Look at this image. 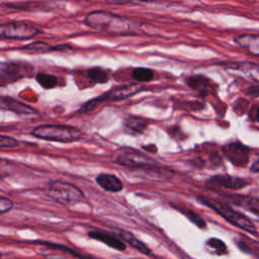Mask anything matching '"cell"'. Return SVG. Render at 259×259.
I'll use <instances>...</instances> for the list:
<instances>
[{
  "mask_svg": "<svg viewBox=\"0 0 259 259\" xmlns=\"http://www.w3.org/2000/svg\"><path fill=\"white\" fill-rule=\"evenodd\" d=\"M84 23L93 29L111 34L128 33L133 26L128 18L104 10L89 12L84 19Z\"/></svg>",
  "mask_w": 259,
  "mask_h": 259,
  "instance_id": "cell-1",
  "label": "cell"
},
{
  "mask_svg": "<svg viewBox=\"0 0 259 259\" xmlns=\"http://www.w3.org/2000/svg\"><path fill=\"white\" fill-rule=\"evenodd\" d=\"M196 198L201 204L212 209L214 212H217L219 215H221L223 219H225L231 225H233L247 233L257 235V229H256L255 225L244 213H242L238 210H235L227 203H224L220 200L207 197L205 195H198Z\"/></svg>",
  "mask_w": 259,
  "mask_h": 259,
  "instance_id": "cell-2",
  "label": "cell"
},
{
  "mask_svg": "<svg viewBox=\"0 0 259 259\" xmlns=\"http://www.w3.org/2000/svg\"><path fill=\"white\" fill-rule=\"evenodd\" d=\"M31 135L37 139L58 142L72 143L82 139L83 132L78 127L68 124H40L31 131Z\"/></svg>",
  "mask_w": 259,
  "mask_h": 259,
  "instance_id": "cell-3",
  "label": "cell"
},
{
  "mask_svg": "<svg viewBox=\"0 0 259 259\" xmlns=\"http://www.w3.org/2000/svg\"><path fill=\"white\" fill-rule=\"evenodd\" d=\"M48 195L56 202L64 205H71L83 200V191L76 185L67 182L56 180L49 184Z\"/></svg>",
  "mask_w": 259,
  "mask_h": 259,
  "instance_id": "cell-4",
  "label": "cell"
},
{
  "mask_svg": "<svg viewBox=\"0 0 259 259\" xmlns=\"http://www.w3.org/2000/svg\"><path fill=\"white\" fill-rule=\"evenodd\" d=\"M41 32V29L28 22L10 21L0 23V38L29 39Z\"/></svg>",
  "mask_w": 259,
  "mask_h": 259,
  "instance_id": "cell-5",
  "label": "cell"
},
{
  "mask_svg": "<svg viewBox=\"0 0 259 259\" xmlns=\"http://www.w3.org/2000/svg\"><path fill=\"white\" fill-rule=\"evenodd\" d=\"M114 162L118 165L128 167L131 169H139L149 165L156 164V161L148 155L130 150L128 152H122L116 156Z\"/></svg>",
  "mask_w": 259,
  "mask_h": 259,
  "instance_id": "cell-6",
  "label": "cell"
},
{
  "mask_svg": "<svg viewBox=\"0 0 259 259\" xmlns=\"http://www.w3.org/2000/svg\"><path fill=\"white\" fill-rule=\"evenodd\" d=\"M222 150L228 160H230L235 166H245L249 161L250 149L238 142L229 143L225 145Z\"/></svg>",
  "mask_w": 259,
  "mask_h": 259,
  "instance_id": "cell-7",
  "label": "cell"
},
{
  "mask_svg": "<svg viewBox=\"0 0 259 259\" xmlns=\"http://www.w3.org/2000/svg\"><path fill=\"white\" fill-rule=\"evenodd\" d=\"M31 70L32 68L29 66V64L22 65L21 63L16 62L0 63V77L8 80L9 82L29 76L28 73H30Z\"/></svg>",
  "mask_w": 259,
  "mask_h": 259,
  "instance_id": "cell-8",
  "label": "cell"
},
{
  "mask_svg": "<svg viewBox=\"0 0 259 259\" xmlns=\"http://www.w3.org/2000/svg\"><path fill=\"white\" fill-rule=\"evenodd\" d=\"M143 90H145V87L139 83H127L110 89L102 94V97L104 101H118L128 98Z\"/></svg>",
  "mask_w": 259,
  "mask_h": 259,
  "instance_id": "cell-9",
  "label": "cell"
},
{
  "mask_svg": "<svg viewBox=\"0 0 259 259\" xmlns=\"http://www.w3.org/2000/svg\"><path fill=\"white\" fill-rule=\"evenodd\" d=\"M250 182L244 178H239V177H234L231 175H226V174H219L209 177L206 181L205 184L209 187H224L228 189H241L245 186H247Z\"/></svg>",
  "mask_w": 259,
  "mask_h": 259,
  "instance_id": "cell-10",
  "label": "cell"
},
{
  "mask_svg": "<svg viewBox=\"0 0 259 259\" xmlns=\"http://www.w3.org/2000/svg\"><path fill=\"white\" fill-rule=\"evenodd\" d=\"M134 170H137V173L141 177L145 179L156 180V181H168L175 174L172 169L161 167V166H158L157 164L149 165V166L142 167L139 169H134Z\"/></svg>",
  "mask_w": 259,
  "mask_h": 259,
  "instance_id": "cell-11",
  "label": "cell"
},
{
  "mask_svg": "<svg viewBox=\"0 0 259 259\" xmlns=\"http://www.w3.org/2000/svg\"><path fill=\"white\" fill-rule=\"evenodd\" d=\"M87 235L89 238L99 241L116 251H124L126 249V245L123 241H121L119 238H117L116 236H114L108 232L94 230V231H89Z\"/></svg>",
  "mask_w": 259,
  "mask_h": 259,
  "instance_id": "cell-12",
  "label": "cell"
},
{
  "mask_svg": "<svg viewBox=\"0 0 259 259\" xmlns=\"http://www.w3.org/2000/svg\"><path fill=\"white\" fill-rule=\"evenodd\" d=\"M95 181L102 189L109 192H119L123 188L121 180L113 174L100 173L96 176Z\"/></svg>",
  "mask_w": 259,
  "mask_h": 259,
  "instance_id": "cell-13",
  "label": "cell"
},
{
  "mask_svg": "<svg viewBox=\"0 0 259 259\" xmlns=\"http://www.w3.org/2000/svg\"><path fill=\"white\" fill-rule=\"evenodd\" d=\"M234 40L241 48L249 51L255 57L259 56V37L257 34H253V33L240 34L236 36Z\"/></svg>",
  "mask_w": 259,
  "mask_h": 259,
  "instance_id": "cell-14",
  "label": "cell"
},
{
  "mask_svg": "<svg viewBox=\"0 0 259 259\" xmlns=\"http://www.w3.org/2000/svg\"><path fill=\"white\" fill-rule=\"evenodd\" d=\"M225 197L227 199H229L232 203L239 205L241 207H244V208L252 211L254 214L258 215L259 201L256 197L242 196V195H235V194H229V195H226Z\"/></svg>",
  "mask_w": 259,
  "mask_h": 259,
  "instance_id": "cell-15",
  "label": "cell"
},
{
  "mask_svg": "<svg viewBox=\"0 0 259 259\" xmlns=\"http://www.w3.org/2000/svg\"><path fill=\"white\" fill-rule=\"evenodd\" d=\"M119 236L121 238V241H123L124 243H127L131 247L135 248L136 250H138L139 252L145 254V255H151L152 254V250L140 239H138L133 233L125 231V230H121L119 233Z\"/></svg>",
  "mask_w": 259,
  "mask_h": 259,
  "instance_id": "cell-16",
  "label": "cell"
},
{
  "mask_svg": "<svg viewBox=\"0 0 259 259\" xmlns=\"http://www.w3.org/2000/svg\"><path fill=\"white\" fill-rule=\"evenodd\" d=\"M186 83L190 88L198 91L203 95L209 92L210 85H211L210 80L203 75H192L188 77Z\"/></svg>",
  "mask_w": 259,
  "mask_h": 259,
  "instance_id": "cell-17",
  "label": "cell"
},
{
  "mask_svg": "<svg viewBox=\"0 0 259 259\" xmlns=\"http://www.w3.org/2000/svg\"><path fill=\"white\" fill-rule=\"evenodd\" d=\"M123 124L131 132L143 133L148 125V121L141 116L131 115L124 119Z\"/></svg>",
  "mask_w": 259,
  "mask_h": 259,
  "instance_id": "cell-18",
  "label": "cell"
},
{
  "mask_svg": "<svg viewBox=\"0 0 259 259\" xmlns=\"http://www.w3.org/2000/svg\"><path fill=\"white\" fill-rule=\"evenodd\" d=\"M38 244H42L48 246V248H52V249H56V250H61L64 252H68L70 253L73 257L77 258V259H96L93 256H91L90 254H84L82 252H79L75 249H71L68 246H64V245H60V244H55V243H49V242H37Z\"/></svg>",
  "mask_w": 259,
  "mask_h": 259,
  "instance_id": "cell-19",
  "label": "cell"
},
{
  "mask_svg": "<svg viewBox=\"0 0 259 259\" xmlns=\"http://www.w3.org/2000/svg\"><path fill=\"white\" fill-rule=\"evenodd\" d=\"M173 207L178 209L182 214H184L192 224H194L199 229H205L206 228L205 221L194 210L189 209V208H185V207H181V206H176V205H173Z\"/></svg>",
  "mask_w": 259,
  "mask_h": 259,
  "instance_id": "cell-20",
  "label": "cell"
},
{
  "mask_svg": "<svg viewBox=\"0 0 259 259\" xmlns=\"http://www.w3.org/2000/svg\"><path fill=\"white\" fill-rule=\"evenodd\" d=\"M87 75L91 81L98 84H104L109 81V73L105 70H103L100 67H93L90 68L87 72Z\"/></svg>",
  "mask_w": 259,
  "mask_h": 259,
  "instance_id": "cell-21",
  "label": "cell"
},
{
  "mask_svg": "<svg viewBox=\"0 0 259 259\" xmlns=\"http://www.w3.org/2000/svg\"><path fill=\"white\" fill-rule=\"evenodd\" d=\"M52 46H50L47 42L44 41H33L30 42L22 48H19L20 51L26 52V53H32V54H45L52 52Z\"/></svg>",
  "mask_w": 259,
  "mask_h": 259,
  "instance_id": "cell-22",
  "label": "cell"
},
{
  "mask_svg": "<svg viewBox=\"0 0 259 259\" xmlns=\"http://www.w3.org/2000/svg\"><path fill=\"white\" fill-rule=\"evenodd\" d=\"M132 77L138 82H149L154 77V71L150 68L138 67L135 68L132 72Z\"/></svg>",
  "mask_w": 259,
  "mask_h": 259,
  "instance_id": "cell-23",
  "label": "cell"
},
{
  "mask_svg": "<svg viewBox=\"0 0 259 259\" xmlns=\"http://www.w3.org/2000/svg\"><path fill=\"white\" fill-rule=\"evenodd\" d=\"M35 80L45 89H52L58 84L57 77L47 73H37L35 75Z\"/></svg>",
  "mask_w": 259,
  "mask_h": 259,
  "instance_id": "cell-24",
  "label": "cell"
},
{
  "mask_svg": "<svg viewBox=\"0 0 259 259\" xmlns=\"http://www.w3.org/2000/svg\"><path fill=\"white\" fill-rule=\"evenodd\" d=\"M205 245L212 249L213 252L219 255V256H222V255H225L227 254L228 252V249H227V246L225 244L224 241H222L221 239H218V238H209L206 240L205 242Z\"/></svg>",
  "mask_w": 259,
  "mask_h": 259,
  "instance_id": "cell-25",
  "label": "cell"
},
{
  "mask_svg": "<svg viewBox=\"0 0 259 259\" xmlns=\"http://www.w3.org/2000/svg\"><path fill=\"white\" fill-rule=\"evenodd\" d=\"M101 102H104L103 100V97L102 95L98 96V97H95V98H92L90 100H88L87 102H85L81 108L78 110L79 113H87V112H90L92 111L93 109H95Z\"/></svg>",
  "mask_w": 259,
  "mask_h": 259,
  "instance_id": "cell-26",
  "label": "cell"
},
{
  "mask_svg": "<svg viewBox=\"0 0 259 259\" xmlns=\"http://www.w3.org/2000/svg\"><path fill=\"white\" fill-rule=\"evenodd\" d=\"M18 145V141L15 138L0 135V148H12Z\"/></svg>",
  "mask_w": 259,
  "mask_h": 259,
  "instance_id": "cell-27",
  "label": "cell"
},
{
  "mask_svg": "<svg viewBox=\"0 0 259 259\" xmlns=\"http://www.w3.org/2000/svg\"><path fill=\"white\" fill-rule=\"evenodd\" d=\"M12 207H13V202L11 199L5 196H0V214L9 211Z\"/></svg>",
  "mask_w": 259,
  "mask_h": 259,
  "instance_id": "cell-28",
  "label": "cell"
},
{
  "mask_svg": "<svg viewBox=\"0 0 259 259\" xmlns=\"http://www.w3.org/2000/svg\"><path fill=\"white\" fill-rule=\"evenodd\" d=\"M237 246H238V248H239L242 252H244V253L251 254V253L253 252V251H252V248L250 247V245H249L246 241H244V240L238 241V242H237Z\"/></svg>",
  "mask_w": 259,
  "mask_h": 259,
  "instance_id": "cell-29",
  "label": "cell"
},
{
  "mask_svg": "<svg viewBox=\"0 0 259 259\" xmlns=\"http://www.w3.org/2000/svg\"><path fill=\"white\" fill-rule=\"evenodd\" d=\"M65 50H72V48L68 45H61V46L52 48V51H65Z\"/></svg>",
  "mask_w": 259,
  "mask_h": 259,
  "instance_id": "cell-30",
  "label": "cell"
},
{
  "mask_svg": "<svg viewBox=\"0 0 259 259\" xmlns=\"http://www.w3.org/2000/svg\"><path fill=\"white\" fill-rule=\"evenodd\" d=\"M143 149L146 150V151H150L151 153H156L158 151L156 145H148V146H143Z\"/></svg>",
  "mask_w": 259,
  "mask_h": 259,
  "instance_id": "cell-31",
  "label": "cell"
},
{
  "mask_svg": "<svg viewBox=\"0 0 259 259\" xmlns=\"http://www.w3.org/2000/svg\"><path fill=\"white\" fill-rule=\"evenodd\" d=\"M258 170H259V162L256 160L254 163H253V165L251 166V172H253V173H257L258 172Z\"/></svg>",
  "mask_w": 259,
  "mask_h": 259,
  "instance_id": "cell-32",
  "label": "cell"
},
{
  "mask_svg": "<svg viewBox=\"0 0 259 259\" xmlns=\"http://www.w3.org/2000/svg\"><path fill=\"white\" fill-rule=\"evenodd\" d=\"M106 3H108V4H121V5H123V4H130L131 1H119V2H116V1H107Z\"/></svg>",
  "mask_w": 259,
  "mask_h": 259,
  "instance_id": "cell-33",
  "label": "cell"
},
{
  "mask_svg": "<svg viewBox=\"0 0 259 259\" xmlns=\"http://www.w3.org/2000/svg\"><path fill=\"white\" fill-rule=\"evenodd\" d=\"M1 163H2V159H0V166H1Z\"/></svg>",
  "mask_w": 259,
  "mask_h": 259,
  "instance_id": "cell-34",
  "label": "cell"
},
{
  "mask_svg": "<svg viewBox=\"0 0 259 259\" xmlns=\"http://www.w3.org/2000/svg\"><path fill=\"white\" fill-rule=\"evenodd\" d=\"M0 259H1V253H0Z\"/></svg>",
  "mask_w": 259,
  "mask_h": 259,
  "instance_id": "cell-35",
  "label": "cell"
}]
</instances>
